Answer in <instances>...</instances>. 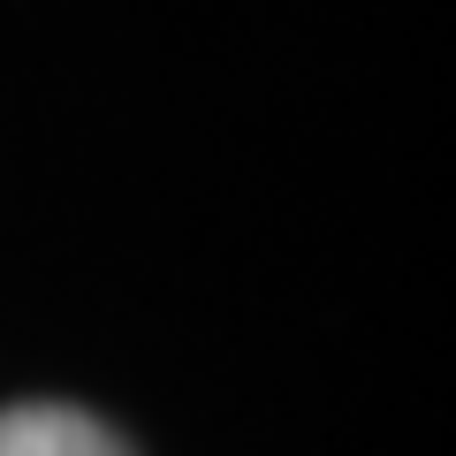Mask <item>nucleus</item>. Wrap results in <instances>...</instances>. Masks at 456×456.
Here are the masks:
<instances>
[{
	"label": "nucleus",
	"mask_w": 456,
	"mask_h": 456,
	"mask_svg": "<svg viewBox=\"0 0 456 456\" xmlns=\"http://www.w3.org/2000/svg\"><path fill=\"white\" fill-rule=\"evenodd\" d=\"M0 456H137V449L84 403L23 395V403H0Z\"/></svg>",
	"instance_id": "1"
}]
</instances>
